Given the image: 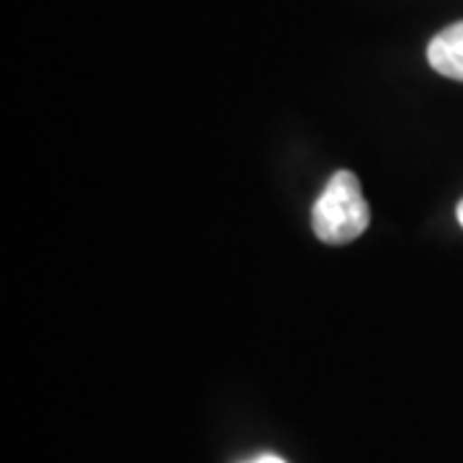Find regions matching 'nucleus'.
Returning <instances> with one entry per match:
<instances>
[{"instance_id":"2","label":"nucleus","mask_w":463,"mask_h":463,"mask_svg":"<svg viewBox=\"0 0 463 463\" xmlns=\"http://www.w3.org/2000/svg\"><path fill=\"white\" fill-rule=\"evenodd\" d=\"M428 62L438 75L463 83V21L432 36Z\"/></svg>"},{"instance_id":"4","label":"nucleus","mask_w":463,"mask_h":463,"mask_svg":"<svg viewBox=\"0 0 463 463\" xmlns=\"http://www.w3.org/2000/svg\"><path fill=\"white\" fill-rule=\"evenodd\" d=\"M456 214H458V224L463 227V199H461V203H458V212H456Z\"/></svg>"},{"instance_id":"3","label":"nucleus","mask_w":463,"mask_h":463,"mask_svg":"<svg viewBox=\"0 0 463 463\" xmlns=\"http://www.w3.org/2000/svg\"><path fill=\"white\" fill-rule=\"evenodd\" d=\"M248 463H286V461L279 458V456H260V458H252V461Z\"/></svg>"},{"instance_id":"1","label":"nucleus","mask_w":463,"mask_h":463,"mask_svg":"<svg viewBox=\"0 0 463 463\" xmlns=\"http://www.w3.org/2000/svg\"><path fill=\"white\" fill-rule=\"evenodd\" d=\"M371 224L361 183L350 170H337L312 209V230L327 245H347Z\"/></svg>"}]
</instances>
